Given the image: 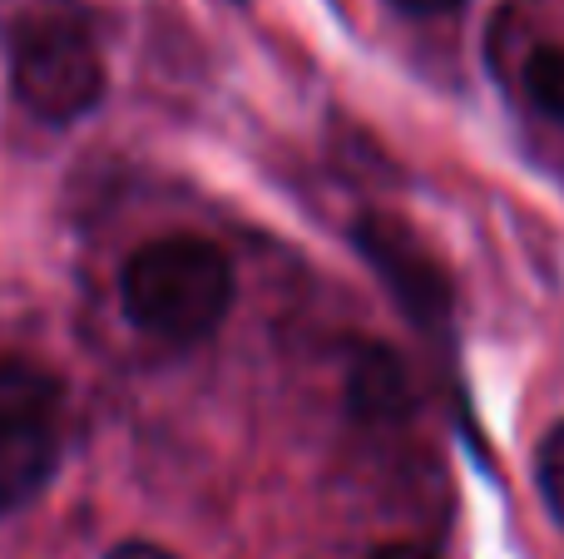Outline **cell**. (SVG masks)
<instances>
[{"mask_svg": "<svg viewBox=\"0 0 564 559\" xmlns=\"http://www.w3.org/2000/svg\"><path fill=\"white\" fill-rule=\"evenodd\" d=\"M119 303L139 332L174 347L204 342L234 307V267L204 238H159L124 263Z\"/></svg>", "mask_w": 564, "mask_h": 559, "instance_id": "1", "label": "cell"}, {"mask_svg": "<svg viewBox=\"0 0 564 559\" xmlns=\"http://www.w3.org/2000/svg\"><path fill=\"white\" fill-rule=\"evenodd\" d=\"M10 89L45 124H75L105 99V65L75 10L10 40Z\"/></svg>", "mask_w": 564, "mask_h": 559, "instance_id": "2", "label": "cell"}, {"mask_svg": "<svg viewBox=\"0 0 564 559\" xmlns=\"http://www.w3.org/2000/svg\"><path fill=\"white\" fill-rule=\"evenodd\" d=\"M351 243H357L367 267L381 277V287L397 297L401 313L416 327H441L451 317L446 267L431 257V248L406 223H397L387 213H367L351 223Z\"/></svg>", "mask_w": 564, "mask_h": 559, "instance_id": "3", "label": "cell"}, {"mask_svg": "<svg viewBox=\"0 0 564 559\" xmlns=\"http://www.w3.org/2000/svg\"><path fill=\"white\" fill-rule=\"evenodd\" d=\"M347 406L361 421H401L416 406V386L397 352L367 342L347 366Z\"/></svg>", "mask_w": 564, "mask_h": 559, "instance_id": "4", "label": "cell"}, {"mask_svg": "<svg viewBox=\"0 0 564 559\" xmlns=\"http://www.w3.org/2000/svg\"><path fill=\"white\" fill-rule=\"evenodd\" d=\"M59 416H65V386L25 357H0V431L59 426Z\"/></svg>", "mask_w": 564, "mask_h": 559, "instance_id": "5", "label": "cell"}, {"mask_svg": "<svg viewBox=\"0 0 564 559\" xmlns=\"http://www.w3.org/2000/svg\"><path fill=\"white\" fill-rule=\"evenodd\" d=\"M525 89L550 119L564 124V45H545L530 55L525 65Z\"/></svg>", "mask_w": 564, "mask_h": 559, "instance_id": "6", "label": "cell"}, {"mask_svg": "<svg viewBox=\"0 0 564 559\" xmlns=\"http://www.w3.org/2000/svg\"><path fill=\"white\" fill-rule=\"evenodd\" d=\"M535 475H540V495H545L550 515H555V520L564 525V421L545 436V441H540Z\"/></svg>", "mask_w": 564, "mask_h": 559, "instance_id": "7", "label": "cell"}, {"mask_svg": "<svg viewBox=\"0 0 564 559\" xmlns=\"http://www.w3.org/2000/svg\"><path fill=\"white\" fill-rule=\"evenodd\" d=\"M65 10H75V6H69V0H0V30L15 40L20 30L40 25V20H50V15H65Z\"/></svg>", "mask_w": 564, "mask_h": 559, "instance_id": "8", "label": "cell"}, {"mask_svg": "<svg viewBox=\"0 0 564 559\" xmlns=\"http://www.w3.org/2000/svg\"><path fill=\"white\" fill-rule=\"evenodd\" d=\"M397 10H406V15H451L456 6H466V0H391Z\"/></svg>", "mask_w": 564, "mask_h": 559, "instance_id": "9", "label": "cell"}, {"mask_svg": "<svg viewBox=\"0 0 564 559\" xmlns=\"http://www.w3.org/2000/svg\"><path fill=\"white\" fill-rule=\"evenodd\" d=\"M105 559H178V555L159 550V545H149V540H129V545H115Z\"/></svg>", "mask_w": 564, "mask_h": 559, "instance_id": "10", "label": "cell"}, {"mask_svg": "<svg viewBox=\"0 0 564 559\" xmlns=\"http://www.w3.org/2000/svg\"><path fill=\"white\" fill-rule=\"evenodd\" d=\"M371 559H436V555H426L421 545H387V550H377Z\"/></svg>", "mask_w": 564, "mask_h": 559, "instance_id": "11", "label": "cell"}]
</instances>
